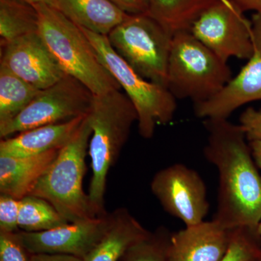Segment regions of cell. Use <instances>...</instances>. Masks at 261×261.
Segmentation results:
<instances>
[{"label":"cell","mask_w":261,"mask_h":261,"mask_svg":"<svg viewBox=\"0 0 261 261\" xmlns=\"http://www.w3.org/2000/svg\"><path fill=\"white\" fill-rule=\"evenodd\" d=\"M34 7L39 18L38 32L67 75L80 81L94 95L121 89L80 27L56 8Z\"/></svg>","instance_id":"3"},{"label":"cell","mask_w":261,"mask_h":261,"mask_svg":"<svg viewBox=\"0 0 261 261\" xmlns=\"http://www.w3.org/2000/svg\"><path fill=\"white\" fill-rule=\"evenodd\" d=\"M113 4L128 14L147 13L148 11L147 0H110Z\"/></svg>","instance_id":"28"},{"label":"cell","mask_w":261,"mask_h":261,"mask_svg":"<svg viewBox=\"0 0 261 261\" xmlns=\"http://www.w3.org/2000/svg\"><path fill=\"white\" fill-rule=\"evenodd\" d=\"M20 200L4 194L0 195V231L7 232L19 231Z\"/></svg>","instance_id":"26"},{"label":"cell","mask_w":261,"mask_h":261,"mask_svg":"<svg viewBox=\"0 0 261 261\" xmlns=\"http://www.w3.org/2000/svg\"><path fill=\"white\" fill-rule=\"evenodd\" d=\"M32 254L16 232L0 231V261H31Z\"/></svg>","instance_id":"25"},{"label":"cell","mask_w":261,"mask_h":261,"mask_svg":"<svg viewBox=\"0 0 261 261\" xmlns=\"http://www.w3.org/2000/svg\"><path fill=\"white\" fill-rule=\"evenodd\" d=\"M39 18L32 5L22 0H0L1 45L31 33L37 32Z\"/></svg>","instance_id":"21"},{"label":"cell","mask_w":261,"mask_h":261,"mask_svg":"<svg viewBox=\"0 0 261 261\" xmlns=\"http://www.w3.org/2000/svg\"><path fill=\"white\" fill-rule=\"evenodd\" d=\"M255 49L261 55V13H255L250 19Z\"/></svg>","instance_id":"29"},{"label":"cell","mask_w":261,"mask_h":261,"mask_svg":"<svg viewBox=\"0 0 261 261\" xmlns=\"http://www.w3.org/2000/svg\"><path fill=\"white\" fill-rule=\"evenodd\" d=\"M31 261H84L72 255L61 254H32Z\"/></svg>","instance_id":"30"},{"label":"cell","mask_w":261,"mask_h":261,"mask_svg":"<svg viewBox=\"0 0 261 261\" xmlns=\"http://www.w3.org/2000/svg\"><path fill=\"white\" fill-rule=\"evenodd\" d=\"M87 116V115H86ZM56 124L36 127L0 141V156L36 155L64 147L85 116Z\"/></svg>","instance_id":"15"},{"label":"cell","mask_w":261,"mask_h":261,"mask_svg":"<svg viewBox=\"0 0 261 261\" xmlns=\"http://www.w3.org/2000/svg\"><path fill=\"white\" fill-rule=\"evenodd\" d=\"M115 51L141 76L167 87L172 34L147 13L129 15L107 36Z\"/></svg>","instance_id":"7"},{"label":"cell","mask_w":261,"mask_h":261,"mask_svg":"<svg viewBox=\"0 0 261 261\" xmlns=\"http://www.w3.org/2000/svg\"><path fill=\"white\" fill-rule=\"evenodd\" d=\"M205 159L219 173L213 220L228 229L257 228L261 220V176L240 124L224 118L204 119Z\"/></svg>","instance_id":"1"},{"label":"cell","mask_w":261,"mask_h":261,"mask_svg":"<svg viewBox=\"0 0 261 261\" xmlns=\"http://www.w3.org/2000/svg\"><path fill=\"white\" fill-rule=\"evenodd\" d=\"M25 3L32 5L33 6L38 4H44L49 5V6L53 7L58 9V2L57 0H22Z\"/></svg>","instance_id":"33"},{"label":"cell","mask_w":261,"mask_h":261,"mask_svg":"<svg viewBox=\"0 0 261 261\" xmlns=\"http://www.w3.org/2000/svg\"><path fill=\"white\" fill-rule=\"evenodd\" d=\"M220 261H261V237L257 228H233L227 251Z\"/></svg>","instance_id":"23"},{"label":"cell","mask_w":261,"mask_h":261,"mask_svg":"<svg viewBox=\"0 0 261 261\" xmlns=\"http://www.w3.org/2000/svg\"><path fill=\"white\" fill-rule=\"evenodd\" d=\"M18 227L27 232H39L68 224L54 206L47 200L27 195L20 200Z\"/></svg>","instance_id":"22"},{"label":"cell","mask_w":261,"mask_h":261,"mask_svg":"<svg viewBox=\"0 0 261 261\" xmlns=\"http://www.w3.org/2000/svg\"><path fill=\"white\" fill-rule=\"evenodd\" d=\"M0 65L41 90L67 75L38 32L1 45Z\"/></svg>","instance_id":"12"},{"label":"cell","mask_w":261,"mask_h":261,"mask_svg":"<svg viewBox=\"0 0 261 261\" xmlns=\"http://www.w3.org/2000/svg\"><path fill=\"white\" fill-rule=\"evenodd\" d=\"M257 231L258 234L261 237V220L260 223H259L258 226H257Z\"/></svg>","instance_id":"34"},{"label":"cell","mask_w":261,"mask_h":261,"mask_svg":"<svg viewBox=\"0 0 261 261\" xmlns=\"http://www.w3.org/2000/svg\"><path fill=\"white\" fill-rule=\"evenodd\" d=\"M92 132L87 115L29 194L47 200L70 223L101 216L83 190L86 157Z\"/></svg>","instance_id":"4"},{"label":"cell","mask_w":261,"mask_h":261,"mask_svg":"<svg viewBox=\"0 0 261 261\" xmlns=\"http://www.w3.org/2000/svg\"><path fill=\"white\" fill-rule=\"evenodd\" d=\"M217 0H147V14L170 34L190 31L201 13Z\"/></svg>","instance_id":"19"},{"label":"cell","mask_w":261,"mask_h":261,"mask_svg":"<svg viewBox=\"0 0 261 261\" xmlns=\"http://www.w3.org/2000/svg\"><path fill=\"white\" fill-rule=\"evenodd\" d=\"M40 91L0 65V124L18 116Z\"/></svg>","instance_id":"20"},{"label":"cell","mask_w":261,"mask_h":261,"mask_svg":"<svg viewBox=\"0 0 261 261\" xmlns=\"http://www.w3.org/2000/svg\"><path fill=\"white\" fill-rule=\"evenodd\" d=\"M111 216L107 231L84 261H121L130 247L150 234L125 207Z\"/></svg>","instance_id":"17"},{"label":"cell","mask_w":261,"mask_h":261,"mask_svg":"<svg viewBox=\"0 0 261 261\" xmlns=\"http://www.w3.org/2000/svg\"><path fill=\"white\" fill-rule=\"evenodd\" d=\"M171 232L160 227L130 247L121 261H168V244Z\"/></svg>","instance_id":"24"},{"label":"cell","mask_w":261,"mask_h":261,"mask_svg":"<svg viewBox=\"0 0 261 261\" xmlns=\"http://www.w3.org/2000/svg\"><path fill=\"white\" fill-rule=\"evenodd\" d=\"M150 187L163 210L185 226L205 221L210 209L207 187L195 170L174 163L158 171Z\"/></svg>","instance_id":"10"},{"label":"cell","mask_w":261,"mask_h":261,"mask_svg":"<svg viewBox=\"0 0 261 261\" xmlns=\"http://www.w3.org/2000/svg\"><path fill=\"white\" fill-rule=\"evenodd\" d=\"M59 150L31 156H0V194L18 200L29 195Z\"/></svg>","instance_id":"16"},{"label":"cell","mask_w":261,"mask_h":261,"mask_svg":"<svg viewBox=\"0 0 261 261\" xmlns=\"http://www.w3.org/2000/svg\"><path fill=\"white\" fill-rule=\"evenodd\" d=\"M111 214L70 222L39 232L17 231L25 248L32 254H61L84 259L107 231Z\"/></svg>","instance_id":"11"},{"label":"cell","mask_w":261,"mask_h":261,"mask_svg":"<svg viewBox=\"0 0 261 261\" xmlns=\"http://www.w3.org/2000/svg\"><path fill=\"white\" fill-rule=\"evenodd\" d=\"M81 29L92 43L102 64L133 104L138 116L141 137L146 140L152 138L157 126L172 121L177 108L176 98L167 87L138 74L115 51L107 36Z\"/></svg>","instance_id":"6"},{"label":"cell","mask_w":261,"mask_h":261,"mask_svg":"<svg viewBox=\"0 0 261 261\" xmlns=\"http://www.w3.org/2000/svg\"><path fill=\"white\" fill-rule=\"evenodd\" d=\"M248 142L254 161L261 171V140L250 141Z\"/></svg>","instance_id":"32"},{"label":"cell","mask_w":261,"mask_h":261,"mask_svg":"<svg viewBox=\"0 0 261 261\" xmlns=\"http://www.w3.org/2000/svg\"><path fill=\"white\" fill-rule=\"evenodd\" d=\"M257 100H261V55L255 49L238 74L214 97L194 105V111L203 119H228L239 108Z\"/></svg>","instance_id":"14"},{"label":"cell","mask_w":261,"mask_h":261,"mask_svg":"<svg viewBox=\"0 0 261 261\" xmlns=\"http://www.w3.org/2000/svg\"><path fill=\"white\" fill-rule=\"evenodd\" d=\"M189 32L225 62L231 58L249 60L255 51L251 21L232 0H217Z\"/></svg>","instance_id":"9"},{"label":"cell","mask_w":261,"mask_h":261,"mask_svg":"<svg viewBox=\"0 0 261 261\" xmlns=\"http://www.w3.org/2000/svg\"><path fill=\"white\" fill-rule=\"evenodd\" d=\"M58 10L81 28L108 36L128 18L110 0H57Z\"/></svg>","instance_id":"18"},{"label":"cell","mask_w":261,"mask_h":261,"mask_svg":"<svg viewBox=\"0 0 261 261\" xmlns=\"http://www.w3.org/2000/svg\"><path fill=\"white\" fill-rule=\"evenodd\" d=\"M232 79L227 62L222 61L187 31L173 35L168 68L167 88L176 99L194 105L219 93Z\"/></svg>","instance_id":"5"},{"label":"cell","mask_w":261,"mask_h":261,"mask_svg":"<svg viewBox=\"0 0 261 261\" xmlns=\"http://www.w3.org/2000/svg\"><path fill=\"white\" fill-rule=\"evenodd\" d=\"M232 230L212 220L171 233L168 261H220L227 251Z\"/></svg>","instance_id":"13"},{"label":"cell","mask_w":261,"mask_h":261,"mask_svg":"<svg viewBox=\"0 0 261 261\" xmlns=\"http://www.w3.org/2000/svg\"><path fill=\"white\" fill-rule=\"evenodd\" d=\"M232 1L244 13L248 10H253L255 13H261V0H232Z\"/></svg>","instance_id":"31"},{"label":"cell","mask_w":261,"mask_h":261,"mask_svg":"<svg viewBox=\"0 0 261 261\" xmlns=\"http://www.w3.org/2000/svg\"><path fill=\"white\" fill-rule=\"evenodd\" d=\"M93 98L94 94L80 81L65 75L57 83L42 89L18 116L0 124V138L86 116Z\"/></svg>","instance_id":"8"},{"label":"cell","mask_w":261,"mask_h":261,"mask_svg":"<svg viewBox=\"0 0 261 261\" xmlns=\"http://www.w3.org/2000/svg\"><path fill=\"white\" fill-rule=\"evenodd\" d=\"M87 117L92 130L89 145L92 176L87 194L98 215L104 216L108 214L104 199L108 173L119 159L138 116L126 94L115 89L94 95Z\"/></svg>","instance_id":"2"},{"label":"cell","mask_w":261,"mask_h":261,"mask_svg":"<svg viewBox=\"0 0 261 261\" xmlns=\"http://www.w3.org/2000/svg\"><path fill=\"white\" fill-rule=\"evenodd\" d=\"M239 124L245 132L248 142L261 140V109L247 108L240 116Z\"/></svg>","instance_id":"27"}]
</instances>
